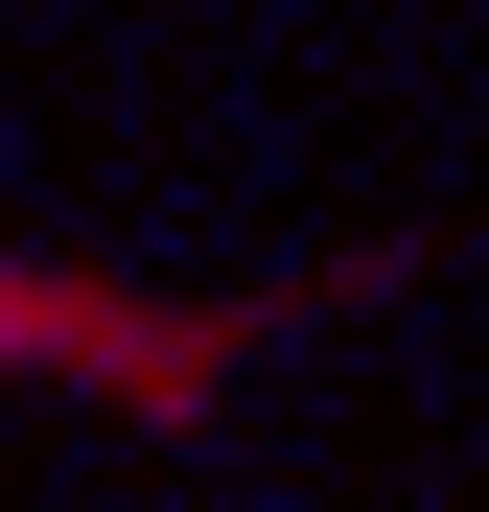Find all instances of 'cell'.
<instances>
[{
  "instance_id": "6da1fadb",
  "label": "cell",
  "mask_w": 489,
  "mask_h": 512,
  "mask_svg": "<svg viewBox=\"0 0 489 512\" xmlns=\"http://www.w3.org/2000/svg\"><path fill=\"white\" fill-rule=\"evenodd\" d=\"M0 350H70V373H117V396H210L233 326H163V303H94V280H24V256H0Z\"/></svg>"
}]
</instances>
